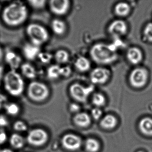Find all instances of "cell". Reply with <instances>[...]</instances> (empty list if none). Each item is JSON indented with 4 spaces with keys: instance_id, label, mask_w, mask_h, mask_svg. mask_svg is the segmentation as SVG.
<instances>
[{
    "instance_id": "obj_29",
    "label": "cell",
    "mask_w": 152,
    "mask_h": 152,
    "mask_svg": "<svg viewBox=\"0 0 152 152\" xmlns=\"http://www.w3.org/2000/svg\"><path fill=\"white\" fill-rule=\"evenodd\" d=\"M4 107L7 113L12 116L17 115L20 112V107L16 103H7Z\"/></svg>"
},
{
    "instance_id": "obj_7",
    "label": "cell",
    "mask_w": 152,
    "mask_h": 152,
    "mask_svg": "<svg viewBox=\"0 0 152 152\" xmlns=\"http://www.w3.org/2000/svg\"><path fill=\"white\" fill-rule=\"evenodd\" d=\"M48 138V134L46 131L37 128L29 132L26 137V141L31 145L40 147L45 145Z\"/></svg>"
},
{
    "instance_id": "obj_3",
    "label": "cell",
    "mask_w": 152,
    "mask_h": 152,
    "mask_svg": "<svg viewBox=\"0 0 152 152\" xmlns=\"http://www.w3.org/2000/svg\"><path fill=\"white\" fill-rule=\"evenodd\" d=\"M2 83L6 91L13 97H19L25 90L23 77L17 71L10 70L5 74Z\"/></svg>"
},
{
    "instance_id": "obj_4",
    "label": "cell",
    "mask_w": 152,
    "mask_h": 152,
    "mask_svg": "<svg viewBox=\"0 0 152 152\" xmlns=\"http://www.w3.org/2000/svg\"><path fill=\"white\" fill-rule=\"evenodd\" d=\"M25 32L29 42L39 47L48 43L50 39L48 29L38 23H31L27 25Z\"/></svg>"
},
{
    "instance_id": "obj_26",
    "label": "cell",
    "mask_w": 152,
    "mask_h": 152,
    "mask_svg": "<svg viewBox=\"0 0 152 152\" xmlns=\"http://www.w3.org/2000/svg\"><path fill=\"white\" fill-rule=\"evenodd\" d=\"M54 59V55L50 52L41 51L37 59L40 63L43 65L50 64Z\"/></svg>"
},
{
    "instance_id": "obj_11",
    "label": "cell",
    "mask_w": 152,
    "mask_h": 152,
    "mask_svg": "<svg viewBox=\"0 0 152 152\" xmlns=\"http://www.w3.org/2000/svg\"><path fill=\"white\" fill-rule=\"evenodd\" d=\"M4 60L11 70L17 71L23 64L22 57L12 50H8L5 52Z\"/></svg>"
},
{
    "instance_id": "obj_42",
    "label": "cell",
    "mask_w": 152,
    "mask_h": 152,
    "mask_svg": "<svg viewBox=\"0 0 152 152\" xmlns=\"http://www.w3.org/2000/svg\"><path fill=\"white\" fill-rule=\"evenodd\" d=\"M142 152V151H138V152Z\"/></svg>"
},
{
    "instance_id": "obj_14",
    "label": "cell",
    "mask_w": 152,
    "mask_h": 152,
    "mask_svg": "<svg viewBox=\"0 0 152 152\" xmlns=\"http://www.w3.org/2000/svg\"><path fill=\"white\" fill-rule=\"evenodd\" d=\"M22 51L24 57L28 61H32L37 59L41 50V47L29 42L23 45Z\"/></svg>"
},
{
    "instance_id": "obj_2",
    "label": "cell",
    "mask_w": 152,
    "mask_h": 152,
    "mask_svg": "<svg viewBox=\"0 0 152 152\" xmlns=\"http://www.w3.org/2000/svg\"><path fill=\"white\" fill-rule=\"evenodd\" d=\"M92 60L100 65L111 64L118 59V54L110 45L98 43L93 45L90 50Z\"/></svg>"
},
{
    "instance_id": "obj_36",
    "label": "cell",
    "mask_w": 152,
    "mask_h": 152,
    "mask_svg": "<svg viewBox=\"0 0 152 152\" xmlns=\"http://www.w3.org/2000/svg\"><path fill=\"white\" fill-rule=\"evenodd\" d=\"M7 135L5 131L0 130V145L4 144L7 140Z\"/></svg>"
},
{
    "instance_id": "obj_39",
    "label": "cell",
    "mask_w": 152,
    "mask_h": 152,
    "mask_svg": "<svg viewBox=\"0 0 152 152\" xmlns=\"http://www.w3.org/2000/svg\"><path fill=\"white\" fill-rule=\"evenodd\" d=\"M5 74L4 67L2 64L0 65V85L2 83Z\"/></svg>"
},
{
    "instance_id": "obj_35",
    "label": "cell",
    "mask_w": 152,
    "mask_h": 152,
    "mask_svg": "<svg viewBox=\"0 0 152 152\" xmlns=\"http://www.w3.org/2000/svg\"><path fill=\"white\" fill-rule=\"evenodd\" d=\"M7 98L5 95L0 92V109L5 107L7 104Z\"/></svg>"
},
{
    "instance_id": "obj_31",
    "label": "cell",
    "mask_w": 152,
    "mask_h": 152,
    "mask_svg": "<svg viewBox=\"0 0 152 152\" xmlns=\"http://www.w3.org/2000/svg\"><path fill=\"white\" fill-rule=\"evenodd\" d=\"M13 128L16 131L18 132H24L27 130L26 124L22 121H17L14 124Z\"/></svg>"
},
{
    "instance_id": "obj_40",
    "label": "cell",
    "mask_w": 152,
    "mask_h": 152,
    "mask_svg": "<svg viewBox=\"0 0 152 152\" xmlns=\"http://www.w3.org/2000/svg\"><path fill=\"white\" fill-rule=\"evenodd\" d=\"M4 53L3 49L0 46V65L1 64L2 61L4 60Z\"/></svg>"
},
{
    "instance_id": "obj_41",
    "label": "cell",
    "mask_w": 152,
    "mask_h": 152,
    "mask_svg": "<svg viewBox=\"0 0 152 152\" xmlns=\"http://www.w3.org/2000/svg\"><path fill=\"white\" fill-rule=\"evenodd\" d=\"M1 152H14L13 150H11V149H9V148H5V149H3L1 150Z\"/></svg>"
},
{
    "instance_id": "obj_30",
    "label": "cell",
    "mask_w": 152,
    "mask_h": 152,
    "mask_svg": "<svg viewBox=\"0 0 152 152\" xmlns=\"http://www.w3.org/2000/svg\"><path fill=\"white\" fill-rule=\"evenodd\" d=\"M92 102L97 107L103 106L105 104L106 99L104 96L100 93H95L92 97Z\"/></svg>"
},
{
    "instance_id": "obj_13",
    "label": "cell",
    "mask_w": 152,
    "mask_h": 152,
    "mask_svg": "<svg viewBox=\"0 0 152 152\" xmlns=\"http://www.w3.org/2000/svg\"><path fill=\"white\" fill-rule=\"evenodd\" d=\"M62 144L66 149L75 151L80 148L81 146V139L74 134H67L62 138Z\"/></svg>"
},
{
    "instance_id": "obj_32",
    "label": "cell",
    "mask_w": 152,
    "mask_h": 152,
    "mask_svg": "<svg viewBox=\"0 0 152 152\" xmlns=\"http://www.w3.org/2000/svg\"><path fill=\"white\" fill-rule=\"evenodd\" d=\"M143 33L146 39L149 42H152V23L147 24Z\"/></svg>"
},
{
    "instance_id": "obj_12",
    "label": "cell",
    "mask_w": 152,
    "mask_h": 152,
    "mask_svg": "<svg viewBox=\"0 0 152 152\" xmlns=\"http://www.w3.org/2000/svg\"><path fill=\"white\" fill-rule=\"evenodd\" d=\"M108 31L114 37L124 36L128 31V26L124 21L115 20L113 21L108 26Z\"/></svg>"
},
{
    "instance_id": "obj_22",
    "label": "cell",
    "mask_w": 152,
    "mask_h": 152,
    "mask_svg": "<svg viewBox=\"0 0 152 152\" xmlns=\"http://www.w3.org/2000/svg\"><path fill=\"white\" fill-rule=\"evenodd\" d=\"M75 66L79 72H83L89 70L91 67V63L87 58L81 56L76 59L75 63Z\"/></svg>"
},
{
    "instance_id": "obj_5",
    "label": "cell",
    "mask_w": 152,
    "mask_h": 152,
    "mask_svg": "<svg viewBox=\"0 0 152 152\" xmlns=\"http://www.w3.org/2000/svg\"><path fill=\"white\" fill-rule=\"evenodd\" d=\"M50 93L48 85L40 81H31L26 88L27 96L32 101L35 102L45 101L48 98Z\"/></svg>"
},
{
    "instance_id": "obj_43",
    "label": "cell",
    "mask_w": 152,
    "mask_h": 152,
    "mask_svg": "<svg viewBox=\"0 0 152 152\" xmlns=\"http://www.w3.org/2000/svg\"><path fill=\"white\" fill-rule=\"evenodd\" d=\"M0 152H1V151H0Z\"/></svg>"
},
{
    "instance_id": "obj_17",
    "label": "cell",
    "mask_w": 152,
    "mask_h": 152,
    "mask_svg": "<svg viewBox=\"0 0 152 152\" xmlns=\"http://www.w3.org/2000/svg\"><path fill=\"white\" fill-rule=\"evenodd\" d=\"M50 28L52 32L57 36L64 35L67 29L66 25L64 21L59 18H55L51 21Z\"/></svg>"
},
{
    "instance_id": "obj_28",
    "label": "cell",
    "mask_w": 152,
    "mask_h": 152,
    "mask_svg": "<svg viewBox=\"0 0 152 152\" xmlns=\"http://www.w3.org/2000/svg\"><path fill=\"white\" fill-rule=\"evenodd\" d=\"M29 7L35 10H41L48 5V1L45 0H31L27 1Z\"/></svg>"
},
{
    "instance_id": "obj_6",
    "label": "cell",
    "mask_w": 152,
    "mask_h": 152,
    "mask_svg": "<svg viewBox=\"0 0 152 152\" xmlns=\"http://www.w3.org/2000/svg\"><path fill=\"white\" fill-rule=\"evenodd\" d=\"M148 79V72L143 67H137L130 74L129 81L133 88H140L145 86Z\"/></svg>"
},
{
    "instance_id": "obj_9",
    "label": "cell",
    "mask_w": 152,
    "mask_h": 152,
    "mask_svg": "<svg viewBox=\"0 0 152 152\" xmlns=\"http://www.w3.org/2000/svg\"><path fill=\"white\" fill-rule=\"evenodd\" d=\"M48 6L50 11L53 15L62 16L68 12L70 1L68 0H51L48 1Z\"/></svg>"
},
{
    "instance_id": "obj_37",
    "label": "cell",
    "mask_w": 152,
    "mask_h": 152,
    "mask_svg": "<svg viewBox=\"0 0 152 152\" xmlns=\"http://www.w3.org/2000/svg\"><path fill=\"white\" fill-rule=\"evenodd\" d=\"M80 109V106L77 104L73 103L71 104L70 106V111L73 113H77L79 112Z\"/></svg>"
},
{
    "instance_id": "obj_20",
    "label": "cell",
    "mask_w": 152,
    "mask_h": 152,
    "mask_svg": "<svg viewBox=\"0 0 152 152\" xmlns=\"http://www.w3.org/2000/svg\"><path fill=\"white\" fill-rule=\"evenodd\" d=\"M74 121L79 127H86L90 124L91 118L86 113H79L74 118Z\"/></svg>"
},
{
    "instance_id": "obj_10",
    "label": "cell",
    "mask_w": 152,
    "mask_h": 152,
    "mask_svg": "<svg viewBox=\"0 0 152 152\" xmlns=\"http://www.w3.org/2000/svg\"><path fill=\"white\" fill-rule=\"evenodd\" d=\"M110 71L104 67H97L92 70L90 75L91 81L96 84H104L110 78Z\"/></svg>"
},
{
    "instance_id": "obj_19",
    "label": "cell",
    "mask_w": 152,
    "mask_h": 152,
    "mask_svg": "<svg viewBox=\"0 0 152 152\" xmlns=\"http://www.w3.org/2000/svg\"><path fill=\"white\" fill-rule=\"evenodd\" d=\"M140 131L148 136H152V119L145 117L141 119L139 124Z\"/></svg>"
},
{
    "instance_id": "obj_33",
    "label": "cell",
    "mask_w": 152,
    "mask_h": 152,
    "mask_svg": "<svg viewBox=\"0 0 152 152\" xmlns=\"http://www.w3.org/2000/svg\"><path fill=\"white\" fill-rule=\"evenodd\" d=\"M72 73V69L69 66H61V77H69Z\"/></svg>"
},
{
    "instance_id": "obj_27",
    "label": "cell",
    "mask_w": 152,
    "mask_h": 152,
    "mask_svg": "<svg viewBox=\"0 0 152 152\" xmlns=\"http://www.w3.org/2000/svg\"><path fill=\"white\" fill-rule=\"evenodd\" d=\"M100 145L97 140L89 138L85 142V148L88 152H97L99 150Z\"/></svg>"
},
{
    "instance_id": "obj_25",
    "label": "cell",
    "mask_w": 152,
    "mask_h": 152,
    "mask_svg": "<svg viewBox=\"0 0 152 152\" xmlns=\"http://www.w3.org/2000/svg\"><path fill=\"white\" fill-rule=\"evenodd\" d=\"M116 118L112 115H107L101 120V126L105 129H112L115 128L117 124Z\"/></svg>"
},
{
    "instance_id": "obj_8",
    "label": "cell",
    "mask_w": 152,
    "mask_h": 152,
    "mask_svg": "<svg viewBox=\"0 0 152 152\" xmlns=\"http://www.w3.org/2000/svg\"><path fill=\"white\" fill-rule=\"evenodd\" d=\"M92 87H85L79 83L72 84L69 88V92L71 96L76 101L84 102L87 100L90 94L92 92Z\"/></svg>"
},
{
    "instance_id": "obj_21",
    "label": "cell",
    "mask_w": 152,
    "mask_h": 152,
    "mask_svg": "<svg viewBox=\"0 0 152 152\" xmlns=\"http://www.w3.org/2000/svg\"><path fill=\"white\" fill-rule=\"evenodd\" d=\"M130 10V7L126 2H119L115 5L114 8V12L116 15L121 17L128 16Z\"/></svg>"
},
{
    "instance_id": "obj_1",
    "label": "cell",
    "mask_w": 152,
    "mask_h": 152,
    "mask_svg": "<svg viewBox=\"0 0 152 152\" xmlns=\"http://www.w3.org/2000/svg\"><path fill=\"white\" fill-rule=\"evenodd\" d=\"M29 8L21 1H14L6 5L1 10V18L3 23L16 28L26 23L29 16Z\"/></svg>"
},
{
    "instance_id": "obj_34",
    "label": "cell",
    "mask_w": 152,
    "mask_h": 152,
    "mask_svg": "<svg viewBox=\"0 0 152 152\" xmlns=\"http://www.w3.org/2000/svg\"><path fill=\"white\" fill-rule=\"evenodd\" d=\"M91 115L94 119L98 120L102 115V112L101 109H99V107H96L92 109L91 111Z\"/></svg>"
},
{
    "instance_id": "obj_38",
    "label": "cell",
    "mask_w": 152,
    "mask_h": 152,
    "mask_svg": "<svg viewBox=\"0 0 152 152\" xmlns=\"http://www.w3.org/2000/svg\"><path fill=\"white\" fill-rule=\"evenodd\" d=\"M8 124V121L6 117L0 115V127H4Z\"/></svg>"
},
{
    "instance_id": "obj_23",
    "label": "cell",
    "mask_w": 152,
    "mask_h": 152,
    "mask_svg": "<svg viewBox=\"0 0 152 152\" xmlns=\"http://www.w3.org/2000/svg\"><path fill=\"white\" fill-rule=\"evenodd\" d=\"M53 55L54 59L58 64H64L69 61V53L65 50H58Z\"/></svg>"
},
{
    "instance_id": "obj_15",
    "label": "cell",
    "mask_w": 152,
    "mask_h": 152,
    "mask_svg": "<svg viewBox=\"0 0 152 152\" xmlns=\"http://www.w3.org/2000/svg\"><path fill=\"white\" fill-rule=\"evenodd\" d=\"M20 69L21 74L26 79L32 81L37 77L38 72L36 67L29 62L23 63Z\"/></svg>"
},
{
    "instance_id": "obj_18",
    "label": "cell",
    "mask_w": 152,
    "mask_h": 152,
    "mask_svg": "<svg viewBox=\"0 0 152 152\" xmlns=\"http://www.w3.org/2000/svg\"><path fill=\"white\" fill-rule=\"evenodd\" d=\"M61 66L58 64L50 65L46 70V76L50 80H56L61 77Z\"/></svg>"
},
{
    "instance_id": "obj_16",
    "label": "cell",
    "mask_w": 152,
    "mask_h": 152,
    "mask_svg": "<svg viewBox=\"0 0 152 152\" xmlns=\"http://www.w3.org/2000/svg\"><path fill=\"white\" fill-rule=\"evenodd\" d=\"M126 56L129 62L133 65L140 63L143 57L142 51L137 47H132L128 49Z\"/></svg>"
},
{
    "instance_id": "obj_24",
    "label": "cell",
    "mask_w": 152,
    "mask_h": 152,
    "mask_svg": "<svg viewBox=\"0 0 152 152\" xmlns=\"http://www.w3.org/2000/svg\"><path fill=\"white\" fill-rule=\"evenodd\" d=\"M10 145L15 149H21L25 145L24 138L20 134L14 133L11 135L10 139Z\"/></svg>"
}]
</instances>
